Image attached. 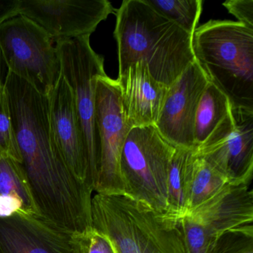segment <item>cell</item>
Returning a JSON list of instances; mask_svg holds the SVG:
<instances>
[{
  "instance_id": "6da1fadb",
  "label": "cell",
  "mask_w": 253,
  "mask_h": 253,
  "mask_svg": "<svg viewBox=\"0 0 253 253\" xmlns=\"http://www.w3.org/2000/svg\"><path fill=\"white\" fill-rule=\"evenodd\" d=\"M4 84L23 167L41 215L70 234L92 227L94 191L73 175L51 140L48 97L11 72Z\"/></svg>"
},
{
  "instance_id": "7a4b0ae2",
  "label": "cell",
  "mask_w": 253,
  "mask_h": 253,
  "mask_svg": "<svg viewBox=\"0 0 253 253\" xmlns=\"http://www.w3.org/2000/svg\"><path fill=\"white\" fill-rule=\"evenodd\" d=\"M115 15L118 76L143 62L154 79L169 87L195 62L192 35L155 11L146 0H125Z\"/></svg>"
},
{
  "instance_id": "3957f363",
  "label": "cell",
  "mask_w": 253,
  "mask_h": 253,
  "mask_svg": "<svg viewBox=\"0 0 253 253\" xmlns=\"http://www.w3.org/2000/svg\"><path fill=\"white\" fill-rule=\"evenodd\" d=\"M192 45L195 61L232 109L253 112V29L210 20L195 29Z\"/></svg>"
},
{
  "instance_id": "277c9868",
  "label": "cell",
  "mask_w": 253,
  "mask_h": 253,
  "mask_svg": "<svg viewBox=\"0 0 253 253\" xmlns=\"http://www.w3.org/2000/svg\"><path fill=\"white\" fill-rule=\"evenodd\" d=\"M91 219L117 253H188L179 220L128 197L96 193Z\"/></svg>"
},
{
  "instance_id": "5b68a950",
  "label": "cell",
  "mask_w": 253,
  "mask_h": 253,
  "mask_svg": "<svg viewBox=\"0 0 253 253\" xmlns=\"http://www.w3.org/2000/svg\"><path fill=\"white\" fill-rule=\"evenodd\" d=\"M174 150L155 126L131 128L120 161L124 196L167 214V177Z\"/></svg>"
},
{
  "instance_id": "8992f818",
  "label": "cell",
  "mask_w": 253,
  "mask_h": 253,
  "mask_svg": "<svg viewBox=\"0 0 253 253\" xmlns=\"http://www.w3.org/2000/svg\"><path fill=\"white\" fill-rule=\"evenodd\" d=\"M0 55L8 72L45 97L61 78L55 42L41 26L20 14L0 25Z\"/></svg>"
},
{
  "instance_id": "52a82bcc",
  "label": "cell",
  "mask_w": 253,
  "mask_h": 253,
  "mask_svg": "<svg viewBox=\"0 0 253 253\" xmlns=\"http://www.w3.org/2000/svg\"><path fill=\"white\" fill-rule=\"evenodd\" d=\"M54 42L61 64L62 78L73 94L94 192L100 157L96 122V80L106 75L104 58L93 49L90 36L60 40Z\"/></svg>"
},
{
  "instance_id": "ba28073f",
  "label": "cell",
  "mask_w": 253,
  "mask_h": 253,
  "mask_svg": "<svg viewBox=\"0 0 253 253\" xmlns=\"http://www.w3.org/2000/svg\"><path fill=\"white\" fill-rule=\"evenodd\" d=\"M253 222V191L249 184L233 183H227L179 220L188 253H210L225 232Z\"/></svg>"
},
{
  "instance_id": "9c48e42d",
  "label": "cell",
  "mask_w": 253,
  "mask_h": 253,
  "mask_svg": "<svg viewBox=\"0 0 253 253\" xmlns=\"http://www.w3.org/2000/svg\"><path fill=\"white\" fill-rule=\"evenodd\" d=\"M95 108L100 157L94 192L125 195L120 161L126 137L131 128L126 123L116 80L111 79L107 75L96 80Z\"/></svg>"
},
{
  "instance_id": "30bf717a",
  "label": "cell",
  "mask_w": 253,
  "mask_h": 253,
  "mask_svg": "<svg viewBox=\"0 0 253 253\" xmlns=\"http://www.w3.org/2000/svg\"><path fill=\"white\" fill-rule=\"evenodd\" d=\"M116 9L108 0H20L19 14L41 26L55 42L91 36Z\"/></svg>"
},
{
  "instance_id": "8fae6325",
  "label": "cell",
  "mask_w": 253,
  "mask_h": 253,
  "mask_svg": "<svg viewBox=\"0 0 253 253\" xmlns=\"http://www.w3.org/2000/svg\"><path fill=\"white\" fill-rule=\"evenodd\" d=\"M194 152L229 183L250 184L253 174V112L232 109V117L220 131Z\"/></svg>"
},
{
  "instance_id": "7c38bea8",
  "label": "cell",
  "mask_w": 253,
  "mask_h": 253,
  "mask_svg": "<svg viewBox=\"0 0 253 253\" xmlns=\"http://www.w3.org/2000/svg\"><path fill=\"white\" fill-rule=\"evenodd\" d=\"M208 79L196 61L168 88L155 126L174 147L194 150L195 115Z\"/></svg>"
},
{
  "instance_id": "4fadbf2b",
  "label": "cell",
  "mask_w": 253,
  "mask_h": 253,
  "mask_svg": "<svg viewBox=\"0 0 253 253\" xmlns=\"http://www.w3.org/2000/svg\"><path fill=\"white\" fill-rule=\"evenodd\" d=\"M50 134L71 172L94 191L72 90L63 78L48 96Z\"/></svg>"
},
{
  "instance_id": "5bb4252c",
  "label": "cell",
  "mask_w": 253,
  "mask_h": 253,
  "mask_svg": "<svg viewBox=\"0 0 253 253\" xmlns=\"http://www.w3.org/2000/svg\"><path fill=\"white\" fill-rule=\"evenodd\" d=\"M71 235L41 215L0 218V252L72 253Z\"/></svg>"
},
{
  "instance_id": "9a60e30c",
  "label": "cell",
  "mask_w": 253,
  "mask_h": 253,
  "mask_svg": "<svg viewBox=\"0 0 253 253\" xmlns=\"http://www.w3.org/2000/svg\"><path fill=\"white\" fill-rule=\"evenodd\" d=\"M116 82L127 126L130 128L155 126L169 87L154 79L143 62L130 66Z\"/></svg>"
},
{
  "instance_id": "2e32d148",
  "label": "cell",
  "mask_w": 253,
  "mask_h": 253,
  "mask_svg": "<svg viewBox=\"0 0 253 253\" xmlns=\"http://www.w3.org/2000/svg\"><path fill=\"white\" fill-rule=\"evenodd\" d=\"M14 215L41 213L23 164L0 152V218Z\"/></svg>"
},
{
  "instance_id": "e0dca14e",
  "label": "cell",
  "mask_w": 253,
  "mask_h": 253,
  "mask_svg": "<svg viewBox=\"0 0 253 253\" xmlns=\"http://www.w3.org/2000/svg\"><path fill=\"white\" fill-rule=\"evenodd\" d=\"M232 115L229 99L209 82L201 96L195 115L194 151L202 148Z\"/></svg>"
},
{
  "instance_id": "ac0fdd59",
  "label": "cell",
  "mask_w": 253,
  "mask_h": 253,
  "mask_svg": "<svg viewBox=\"0 0 253 253\" xmlns=\"http://www.w3.org/2000/svg\"><path fill=\"white\" fill-rule=\"evenodd\" d=\"M185 177L187 211L210 199L229 183L223 174L194 150L188 158Z\"/></svg>"
},
{
  "instance_id": "d6986e66",
  "label": "cell",
  "mask_w": 253,
  "mask_h": 253,
  "mask_svg": "<svg viewBox=\"0 0 253 253\" xmlns=\"http://www.w3.org/2000/svg\"><path fill=\"white\" fill-rule=\"evenodd\" d=\"M192 150L175 148L167 177V215L180 220L187 212L186 196V167Z\"/></svg>"
},
{
  "instance_id": "ffe728a7",
  "label": "cell",
  "mask_w": 253,
  "mask_h": 253,
  "mask_svg": "<svg viewBox=\"0 0 253 253\" xmlns=\"http://www.w3.org/2000/svg\"><path fill=\"white\" fill-rule=\"evenodd\" d=\"M155 11L193 35L203 9L202 0H146Z\"/></svg>"
},
{
  "instance_id": "44dd1931",
  "label": "cell",
  "mask_w": 253,
  "mask_h": 253,
  "mask_svg": "<svg viewBox=\"0 0 253 253\" xmlns=\"http://www.w3.org/2000/svg\"><path fill=\"white\" fill-rule=\"evenodd\" d=\"M0 152L23 164L14 133L11 110L4 81L0 78Z\"/></svg>"
},
{
  "instance_id": "7402d4cb",
  "label": "cell",
  "mask_w": 253,
  "mask_h": 253,
  "mask_svg": "<svg viewBox=\"0 0 253 253\" xmlns=\"http://www.w3.org/2000/svg\"><path fill=\"white\" fill-rule=\"evenodd\" d=\"M210 253H253V224L225 232L217 238Z\"/></svg>"
},
{
  "instance_id": "603a6c76",
  "label": "cell",
  "mask_w": 253,
  "mask_h": 253,
  "mask_svg": "<svg viewBox=\"0 0 253 253\" xmlns=\"http://www.w3.org/2000/svg\"><path fill=\"white\" fill-rule=\"evenodd\" d=\"M72 253H117L109 238L94 227L71 235Z\"/></svg>"
},
{
  "instance_id": "cb8c5ba5",
  "label": "cell",
  "mask_w": 253,
  "mask_h": 253,
  "mask_svg": "<svg viewBox=\"0 0 253 253\" xmlns=\"http://www.w3.org/2000/svg\"><path fill=\"white\" fill-rule=\"evenodd\" d=\"M223 5L237 22L253 29V0H227Z\"/></svg>"
},
{
  "instance_id": "d4e9b609",
  "label": "cell",
  "mask_w": 253,
  "mask_h": 253,
  "mask_svg": "<svg viewBox=\"0 0 253 253\" xmlns=\"http://www.w3.org/2000/svg\"><path fill=\"white\" fill-rule=\"evenodd\" d=\"M20 0L0 1V25L19 15Z\"/></svg>"
},
{
  "instance_id": "484cf974",
  "label": "cell",
  "mask_w": 253,
  "mask_h": 253,
  "mask_svg": "<svg viewBox=\"0 0 253 253\" xmlns=\"http://www.w3.org/2000/svg\"><path fill=\"white\" fill-rule=\"evenodd\" d=\"M0 253H1V252H0Z\"/></svg>"
}]
</instances>
